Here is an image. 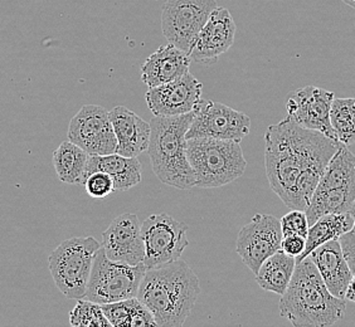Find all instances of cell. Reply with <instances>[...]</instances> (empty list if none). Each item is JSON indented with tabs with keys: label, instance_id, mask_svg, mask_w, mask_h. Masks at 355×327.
<instances>
[{
	"label": "cell",
	"instance_id": "6da1fadb",
	"mask_svg": "<svg viewBox=\"0 0 355 327\" xmlns=\"http://www.w3.org/2000/svg\"><path fill=\"white\" fill-rule=\"evenodd\" d=\"M342 143L285 117L265 132V166L270 186L284 204L306 211L329 161Z\"/></svg>",
	"mask_w": 355,
	"mask_h": 327
},
{
	"label": "cell",
	"instance_id": "7a4b0ae2",
	"mask_svg": "<svg viewBox=\"0 0 355 327\" xmlns=\"http://www.w3.org/2000/svg\"><path fill=\"white\" fill-rule=\"evenodd\" d=\"M200 294L198 276L178 259L146 268L137 299L149 308L159 327H180L191 316Z\"/></svg>",
	"mask_w": 355,
	"mask_h": 327
},
{
	"label": "cell",
	"instance_id": "3957f363",
	"mask_svg": "<svg viewBox=\"0 0 355 327\" xmlns=\"http://www.w3.org/2000/svg\"><path fill=\"white\" fill-rule=\"evenodd\" d=\"M279 307L281 316L295 327H329L345 316L347 300L330 293L314 262L306 257L296 263Z\"/></svg>",
	"mask_w": 355,
	"mask_h": 327
},
{
	"label": "cell",
	"instance_id": "277c9868",
	"mask_svg": "<svg viewBox=\"0 0 355 327\" xmlns=\"http://www.w3.org/2000/svg\"><path fill=\"white\" fill-rule=\"evenodd\" d=\"M194 112L180 116H154L150 121L148 155L157 179L180 191L196 186V177L187 155V132Z\"/></svg>",
	"mask_w": 355,
	"mask_h": 327
},
{
	"label": "cell",
	"instance_id": "5b68a950",
	"mask_svg": "<svg viewBox=\"0 0 355 327\" xmlns=\"http://www.w3.org/2000/svg\"><path fill=\"white\" fill-rule=\"evenodd\" d=\"M187 155L196 177V186L203 189L231 184L243 175L247 168L241 143L232 140L188 139Z\"/></svg>",
	"mask_w": 355,
	"mask_h": 327
},
{
	"label": "cell",
	"instance_id": "8992f818",
	"mask_svg": "<svg viewBox=\"0 0 355 327\" xmlns=\"http://www.w3.org/2000/svg\"><path fill=\"white\" fill-rule=\"evenodd\" d=\"M100 248L101 243L94 237H73L63 240L49 254L48 265L55 286L69 300L85 297L96 253Z\"/></svg>",
	"mask_w": 355,
	"mask_h": 327
},
{
	"label": "cell",
	"instance_id": "52a82bcc",
	"mask_svg": "<svg viewBox=\"0 0 355 327\" xmlns=\"http://www.w3.org/2000/svg\"><path fill=\"white\" fill-rule=\"evenodd\" d=\"M146 267L144 263L131 266L110 259L103 245L97 251L89 276L85 300L98 305L137 297Z\"/></svg>",
	"mask_w": 355,
	"mask_h": 327
},
{
	"label": "cell",
	"instance_id": "ba28073f",
	"mask_svg": "<svg viewBox=\"0 0 355 327\" xmlns=\"http://www.w3.org/2000/svg\"><path fill=\"white\" fill-rule=\"evenodd\" d=\"M146 268L162 266L180 259L189 245L188 227L166 213L153 214L141 223Z\"/></svg>",
	"mask_w": 355,
	"mask_h": 327
},
{
	"label": "cell",
	"instance_id": "9c48e42d",
	"mask_svg": "<svg viewBox=\"0 0 355 327\" xmlns=\"http://www.w3.org/2000/svg\"><path fill=\"white\" fill-rule=\"evenodd\" d=\"M217 7L216 0H168L162 12L165 38L189 55L199 32Z\"/></svg>",
	"mask_w": 355,
	"mask_h": 327
},
{
	"label": "cell",
	"instance_id": "30bf717a",
	"mask_svg": "<svg viewBox=\"0 0 355 327\" xmlns=\"http://www.w3.org/2000/svg\"><path fill=\"white\" fill-rule=\"evenodd\" d=\"M188 139L212 137L241 143L251 131V118L225 103L200 100L194 109Z\"/></svg>",
	"mask_w": 355,
	"mask_h": 327
},
{
	"label": "cell",
	"instance_id": "8fae6325",
	"mask_svg": "<svg viewBox=\"0 0 355 327\" xmlns=\"http://www.w3.org/2000/svg\"><path fill=\"white\" fill-rule=\"evenodd\" d=\"M67 136L89 155L116 152L117 140L110 111L97 105H85L69 123Z\"/></svg>",
	"mask_w": 355,
	"mask_h": 327
},
{
	"label": "cell",
	"instance_id": "7c38bea8",
	"mask_svg": "<svg viewBox=\"0 0 355 327\" xmlns=\"http://www.w3.org/2000/svg\"><path fill=\"white\" fill-rule=\"evenodd\" d=\"M281 222L270 214H256L239 234L236 251L242 262L254 274L261 265L281 249L282 243Z\"/></svg>",
	"mask_w": 355,
	"mask_h": 327
},
{
	"label": "cell",
	"instance_id": "4fadbf2b",
	"mask_svg": "<svg viewBox=\"0 0 355 327\" xmlns=\"http://www.w3.org/2000/svg\"><path fill=\"white\" fill-rule=\"evenodd\" d=\"M334 96V92L316 86L296 89L287 98V117L305 129L319 131L338 141L330 121V109Z\"/></svg>",
	"mask_w": 355,
	"mask_h": 327
},
{
	"label": "cell",
	"instance_id": "5bb4252c",
	"mask_svg": "<svg viewBox=\"0 0 355 327\" xmlns=\"http://www.w3.org/2000/svg\"><path fill=\"white\" fill-rule=\"evenodd\" d=\"M203 85L191 72L174 81L150 87L145 100L154 116H180L189 114L202 100Z\"/></svg>",
	"mask_w": 355,
	"mask_h": 327
},
{
	"label": "cell",
	"instance_id": "9a60e30c",
	"mask_svg": "<svg viewBox=\"0 0 355 327\" xmlns=\"http://www.w3.org/2000/svg\"><path fill=\"white\" fill-rule=\"evenodd\" d=\"M101 245L106 256L112 260L131 266L144 263L145 245L139 217L125 213L114 219L103 233Z\"/></svg>",
	"mask_w": 355,
	"mask_h": 327
},
{
	"label": "cell",
	"instance_id": "2e32d148",
	"mask_svg": "<svg viewBox=\"0 0 355 327\" xmlns=\"http://www.w3.org/2000/svg\"><path fill=\"white\" fill-rule=\"evenodd\" d=\"M236 29L231 12L225 8H216L191 47V61L203 64L214 63L219 55L232 47Z\"/></svg>",
	"mask_w": 355,
	"mask_h": 327
},
{
	"label": "cell",
	"instance_id": "e0dca14e",
	"mask_svg": "<svg viewBox=\"0 0 355 327\" xmlns=\"http://www.w3.org/2000/svg\"><path fill=\"white\" fill-rule=\"evenodd\" d=\"M308 257L314 262L330 293L338 299H345L353 272L344 257L339 239L329 240L315 248Z\"/></svg>",
	"mask_w": 355,
	"mask_h": 327
},
{
	"label": "cell",
	"instance_id": "ac0fdd59",
	"mask_svg": "<svg viewBox=\"0 0 355 327\" xmlns=\"http://www.w3.org/2000/svg\"><path fill=\"white\" fill-rule=\"evenodd\" d=\"M110 118L117 140V154L128 157H137L148 150L150 139V123L144 121L135 112L116 106L110 111Z\"/></svg>",
	"mask_w": 355,
	"mask_h": 327
},
{
	"label": "cell",
	"instance_id": "d6986e66",
	"mask_svg": "<svg viewBox=\"0 0 355 327\" xmlns=\"http://www.w3.org/2000/svg\"><path fill=\"white\" fill-rule=\"evenodd\" d=\"M191 61V55L174 44L162 46L144 62L141 80L149 89L174 81L189 72Z\"/></svg>",
	"mask_w": 355,
	"mask_h": 327
},
{
	"label": "cell",
	"instance_id": "ffe728a7",
	"mask_svg": "<svg viewBox=\"0 0 355 327\" xmlns=\"http://www.w3.org/2000/svg\"><path fill=\"white\" fill-rule=\"evenodd\" d=\"M101 171L112 177L115 191H130L141 183V164L137 157H123L117 152L109 155H89L83 182L92 173Z\"/></svg>",
	"mask_w": 355,
	"mask_h": 327
},
{
	"label": "cell",
	"instance_id": "44dd1931",
	"mask_svg": "<svg viewBox=\"0 0 355 327\" xmlns=\"http://www.w3.org/2000/svg\"><path fill=\"white\" fill-rule=\"evenodd\" d=\"M295 267L296 258L279 249L261 265L256 282L262 290L282 296L291 282Z\"/></svg>",
	"mask_w": 355,
	"mask_h": 327
},
{
	"label": "cell",
	"instance_id": "7402d4cb",
	"mask_svg": "<svg viewBox=\"0 0 355 327\" xmlns=\"http://www.w3.org/2000/svg\"><path fill=\"white\" fill-rule=\"evenodd\" d=\"M354 227V217L350 211L340 214H327L318 219L314 224L309 228L306 245L304 252L296 257V263H300L306 258L315 248L327 243L329 240L339 239Z\"/></svg>",
	"mask_w": 355,
	"mask_h": 327
},
{
	"label": "cell",
	"instance_id": "603a6c76",
	"mask_svg": "<svg viewBox=\"0 0 355 327\" xmlns=\"http://www.w3.org/2000/svg\"><path fill=\"white\" fill-rule=\"evenodd\" d=\"M355 203V184L328 191H315L306 208L309 225L327 214H340L350 211Z\"/></svg>",
	"mask_w": 355,
	"mask_h": 327
},
{
	"label": "cell",
	"instance_id": "cb8c5ba5",
	"mask_svg": "<svg viewBox=\"0 0 355 327\" xmlns=\"http://www.w3.org/2000/svg\"><path fill=\"white\" fill-rule=\"evenodd\" d=\"M89 154L71 141H63L53 152V166L58 179L67 184H83Z\"/></svg>",
	"mask_w": 355,
	"mask_h": 327
},
{
	"label": "cell",
	"instance_id": "d4e9b609",
	"mask_svg": "<svg viewBox=\"0 0 355 327\" xmlns=\"http://www.w3.org/2000/svg\"><path fill=\"white\" fill-rule=\"evenodd\" d=\"M105 316L114 327L157 326L149 308L137 297L105 303Z\"/></svg>",
	"mask_w": 355,
	"mask_h": 327
},
{
	"label": "cell",
	"instance_id": "484cf974",
	"mask_svg": "<svg viewBox=\"0 0 355 327\" xmlns=\"http://www.w3.org/2000/svg\"><path fill=\"white\" fill-rule=\"evenodd\" d=\"M350 184H355V155L342 143L329 161L315 191H328Z\"/></svg>",
	"mask_w": 355,
	"mask_h": 327
},
{
	"label": "cell",
	"instance_id": "4316f807",
	"mask_svg": "<svg viewBox=\"0 0 355 327\" xmlns=\"http://www.w3.org/2000/svg\"><path fill=\"white\" fill-rule=\"evenodd\" d=\"M330 121L338 141L343 145L355 143V98H334Z\"/></svg>",
	"mask_w": 355,
	"mask_h": 327
},
{
	"label": "cell",
	"instance_id": "83f0119b",
	"mask_svg": "<svg viewBox=\"0 0 355 327\" xmlns=\"http://www.w3.org/2000/svg\"><path fill=\"white\" fill-rule=\"evenodd\" d=\"M69 324L73 327L111 326L103 306L85 299L77 300L75 308L69 314Z\"/></svg>",
	"mask_w": 355,
	"mask_h": 327
},
{
	"label": "cell",
	"instance_id": "f1b7e54d",
	"mask_svg": "<svg viewBox=\"0 0 355 327\" xmlns=\"http://www.w3.org/2000/svg\"><path fill=\"white\" fill-rule=\"evenodd\" d=\"M83 185H85L86 193L91 198H106L111 193L115 191V184L112 177H110L109 174L101 173V171L92 173L91 175L86 177Z\"/></svg>",
	"mask_w": 355,
	"mask_h": 327
},
{
	"label": "cell",
	"instance_id": "f546056e",
	"mask_svg": "<svg viewBox=\"0 0 355 327\" xmlns=\"http://www.w3.org/2000/svg\"><path fill=\"white\" fill-rule=\"evenodd\" d=\"M281 222V229H282V236H301V237H308L309 225L308 217L306 213L299 209H293L286 215H284Z\"/></svg>",
	"mask_w": 355,
	"mask_h": 327
},
{
	"label": "cell",
	"instance_id": "4dcf8cb0",
	"mask_svg": "<svg viewBox=\"0 0 355 327\" xmlns=\"http://www.w3.org/2000/svg\"><path fill=\"white\" fill-rule=\"evenodd\" d=\"M350 214L354 217V227L349 231L348 233H345L344 236H342L339 238L340 245H342L343 253H344V257L348 262L349 267L352 269V272L355 271V203L353 205V208L350 209Z\"/></svg>",
	"mask_w": 355,
	"mask_h": 327
},
{
	"label": "cell",
	"instance_id": "1f68e13d",
	"mask_svg": "<svg viewBox=\"0 0 355 327\" xmlns=\"http://www.w3.org/2000/svg\"><path fill=\"white\" fill-rule=\"evenodd\" d=\"M306 245V238L301 237V236H287L282 238L281 243V249L284 252L287 253L288 256L293 257H299L301 253L304 252Z\"/></svg>",
	"mask_w": 355,
	"mask_h": 327
},
{
	"label": "cell",
	"instance_id": "d6a6232c",
	"mask_svg": "<svg viewBox=\"0 0 355 327\" xmlns=\"http://www.w3.org/2000/svg\"><path fill=\"white\" fill-rule=\"evenodd\" d=\"M345 300L355 302V271L353 272V277L349 283L348 290L345 292Z\"/></svg>",
	"mask_w": 355,
	"mask_h": 327
},
{
	"label": "cell",
	"instance_id": "836d02e7",
	"mask_svg": "<svg viewBox=\"0 0 355 327\" xmlns=\"http://www.w3.org/2000/svg\"><path fill=\"white\" fill-rule=\"evenodd\" d=\"M342 1H344L349 7L354 8L355 9V0H342Z\"/></svg>",
	"mask_w": 355,
	"mask_h": 327
}]
</instances>
